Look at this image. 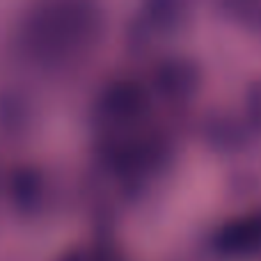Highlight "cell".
<instances>
[{
  "mask_svg": "<svg viewBox=\"0 0 261 261\" xmlns=\"http://www.w3.org/2000/svg\"><path fill=\"white\" fill-rule=\"evenodd\" d=\"M225 252H252L261 245V218H250L234 225H227V229L218 239Z\"/></svg>",
  "mask_w": 261,
  "mask_h": 261,
  "instance_id": "cell-1",
  "label": "cell"
}]
</instances>
